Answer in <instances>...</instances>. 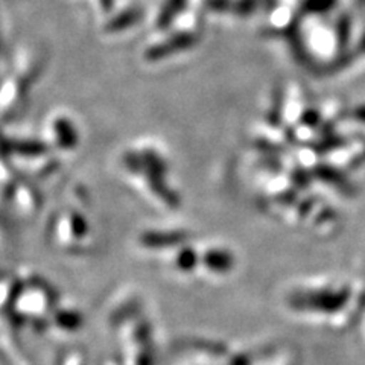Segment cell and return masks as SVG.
Returning <instances> with one entry per match:
<instances>
[{"label":"cell","instance_id":"cell-1","mask_svg":"<svg viewBox=\"0 0 365 365\" xmlns=\"http://www.w3.org/2000/svg\"><path fill=\"white\" fill-rule=\"evenodd\" d=\"M83 315L75 307L56 311L53 317H49V326H53L55 330L61 334H75L83 326Z\"/></svg>","mask_w":365,"mask_h":365},{"label":"cell","instance_id":"cell-2","mask_svg":"<svg viewBox=\"0 0 365 365\" xmlns=\"http://www.w3.org/2000/svg\"><path fill=\"white\" fill-rule=\"evenodd\" d=\"M61 365H84V356L81 353H72V355H68L63 359Z\"/></svg>","mask_w":365,"mask_h":365}]
</instances>
